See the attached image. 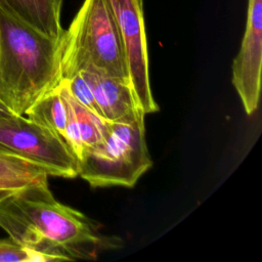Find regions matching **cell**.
Returning a JSON list of instances; mask_svg holds the SVG:
<instances>
[{"label": "cell", "instance_id": "6da1fadb", "mask_svg": "<svg viewBox=\"0 0 262 262\" xmlns=\"http://www.w3.org/2000/svg\"><path fill=\"white\" fill-rule=\"evenodd\" d=\"M0 227L11 239L55 261L94 259L116 248L83 213L56 201L48 182L15 190L0 202Z\"/></svg>", "mask_w": 262, "mask_h": 262}, {"label": "cell", "instance_id": "7a4b0ae2", "mask_svg": "<svg viewBox=\"0 0 262 262\" xmlns=\"http://www.w3.org/2000/svg\"><path fill=\"white\" fill-rule=\"evenodd\" d=\"M60 79V38L42 34L0 5V100L25 115Z\"/></svg>", "mask_w": 262, "mask_h": 262}, {"label": "cell", "instance_id": "3957f363", "mask_svg": "<svg viewBox=\"0 0 262 262\" xmlns=\"http://www.w3.org/2000/svg\"><path fill=\"white\" fill-rule=\"evenodd\" d=\"M81 71L130 84L121 37L105 0H84L60 37L61 79H70Z\"/></svg>", "mask_w": 262, "mask_h": 262}, {"label": "cell", "instance_id": "277c9868", "mask_svg": "<svg viewBox=\"0 0 262 262\" xmlns=\"http://www.w3.org/2000/svg\"><path fill=\"white\" fill-rule=\"evenodd\" d=\"M151 165L144 118L131 124L107 122L102 139L77 159L78 175L92 187H132Z\"/></svg>", "mask_w": 262, "mask_h": 262}, {"label": "cell", "instance_id": "5b68a950", "mask_svg": "<svg viewBox=\"0 0 262 262\" xmlns=\"http://www.w3.org/2000/svg\"><path fill=\"white\" fill-rule=\"evenodd\" d=\"M0 148L45 167L52 176H78L77 160L67 143L24 115L0 118Z\"/></svg>", "mask_w": 262, "mask_h": 262}, {"label": "cell", "instance_id": "8992f818", "mask_svg": "<svg viewBox=\"0 0 262 262\" xmlns=\"http://www.w3.org/2000/svg\"><path fill=\"white\" fill-rule=\"evenodd\" d=\"M123 44L130 85L144 115L159 112L149 83L147 40L142 0H105Z\"/></svg>", "mask_w": 262, "mask_h": 262}, {"label": "cell", "instance_id": "52a82bcc", "mask_svg": "<svg viewBox=\"0 0 262 262\" xmlns=\"http://www.w3.org/2000/svg\"><path fill=\"white\" fill-rule=\"evenodd\" d=\"M262 9L248 7L245 34L241 48L232 62V84L247 115L257 108L261 91Z\"/></svg>", "mask_w": 262, "mask_h": 262}, {"label": "cell", "instance_id": "ba28073f", "mask_svg": "<svg viewBox=\"0 0 262 262\" xmlns=\"http://www.w3.org/2000/svg\"><path fill=\"white\" fill-rule=\"evenodd\" d=\"M91 84L100 117L108 122L131 124L144 118L131 85L112 76L81 71Z\"/></svg>", "mask_w": 262, "mask_h": 262}, {"label": "cell", "instance_id": "9c48e42d", "mask_svg": "<svg viewBox=\"0 0 262 262\" xmlns=\"http://www.w3.org/2000/svg\"><path fill=\"white\" fill-rule=\"evenodd\" d=\"M58 88L67 110L63 141L77 160L84 150L102 139L108 121L77 101L71 94L64 79L59 80Z\"/></svg>", "mask_w": 262, "mask_h": 262}, {"label": "cell", "instance_id": "30bf717a", "mask_svg": "<svg viewBox=\"0 0 262 262\" xmlns=\"http://www.w3.org/2000/svg\"><path fill=\"white\" fill-rule=\"evenodd\" d=\"M63 0H0V5L42 34L58 40L63 29L60 11Z\"/></svg>", "mask_w": 262, "mask_h": 262}, {"label": "cell", "instance_id": "8fae6325", "mask_svg": "<svg viewBox=\"0 0 262 262\" xmlns=\"http://www.w3.org/2000/svg\"><path fill=\"white\" fill-rule=\"evenodd\" d=\"M51 172L28 159L0 148V188L21 189L48 182Z\"/></svg>", "mask_w": 262, "mask_h": 262}, {"label": "cell", "instance_id": "7c38bea8", "mask_svg": "<svg viewBox=\"0 0 262 262\" xmlns=\"http://www.w3.org/2000/svg\"><path fill=\"white\" fill-rule=\"evenodd\" d=\"M25 115L35 123L57 134L63 140L67 126V110L58 84L35 101Z\"/></svg>", "mask_w": 262, "mask_h": 262}, {"label": "cell", "instance_id": "4fadbf2b", "mask_svg": "<svg viewBox=\"0 0 262 262\" xmlns=\"http://www.w3.org/2000/svg\"><path fill=\"white\" fill-rule=\"evenodd\" d=\"M48 262L55 261L49 255L17 244L10 237L0 239V262Z\"/></svg>", "mask_w": 262, "mask_h": 262}, {"label": "cell", "instance_id": "5bb4252c", "mask_svg": "<svg viewBox=\"0 0 262 262\" xmlns=\"http://www.w3.org/2000/svg\"><path fill=\"white\" fill-rule=\"evenodd\" d=\"M64 80L67 81L69 90L74 98L92 112H94L96 115L100 116L98 106L94 100L91 84L86 76L82 72H79L70 79Z\"/></svg>", "mask_w": 262, "mask_h": 262}, {"label": "cell", "instance_id": "9a60e30c", "mask_svg": "<svg viewBox=\"0 0 262 262\" xmlns=\"http://www.w3.org/2000/svg\"><path fill=\"white\" fill-rule=\"evenodd\" d=\"M17 190V189H16ZM15 191V189H6V188H0V202L4 199L8 198L10 194H12Z\"/></svg>", "mask_w": 262, "mask_h": 262}]
</instances>
